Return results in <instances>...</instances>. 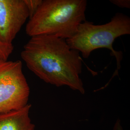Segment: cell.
<instances>
[{"label": "cell", "mask_w": 130, "mask_h": 130, "mask_svg": "<svg viewBox=\"0 0 130 130\" xmlns=\"http://www.w3.org/2000/svg\"><path fill=\"white\" fill-rule=\"evenodd\" d=\"M13 50L12 43L4 42L0 40V64L7 61Z\"/></svg>", "instance_id": "cell-7"}, {"label": "cell", "mask_w": 130, "mask_h": 130, "mask_svg": "<svg viewBox=\"0 0 130 130\" xmlns=\"http://www.w3.org/2000/svg\"><path fill=\"white\" fill-rule=\"evenodd\" d=\"M30 88L20 60L0 64V113L28 104Z\"/></svg>", "instance_id": "cell-4"}, {"label": "cell", "mask_w": 130, "mask_h": 130, "mask_svg": "<svg viewBox=\"0 0 130 130\" xmlns=\"http://www.w3.org/2000/svg\"><path fill=\"white\" fill-rule=\"evenodd\" d=\"M24 1L28 9L30 19L37 11L42 0H24Z\"/></svg>", "instance_id": "cell-8"}, {"label": "cell", "mask_w": 130, "mask_h": 130, "mask_svg": "<svg viewBox=\"0 0 130 130\" xmlns=\"http://www.w3.org/2000/svg\"><path fill=\"white\" fill-rule=\"evenodd\" d=\"M28 18L24 0H0V40L12 43Z\"/></svg>", "instance_id": "cell-5"}, {"label": "cell", "mask_w": 130, "mask_h": 130, "mask_svg": "<svg viewBox=\"0 0 130 130\" xmlns=\"http://www.w3.org/2000/svg\"><path fill=\"white\" fill-rule=\"evenodd\" d=\"M130 34V18L121 13H117L107 23L95 25L85 21L78 26L76 33L66 40L72 49L81 52L83 57L89 58L92 51L98 48H106L116 59L118 70L120 68L123 53L116 51L113 43L117 38Z\"/></svg>", "instance_id": "cell-3"}, {"label": "cell", "mask_w": 130, "mask_h": 130, "mask_svg": "<svg viewBox=\"0 0 130 130\" xmlns=\"http://www.w3.org/2000/svg\"><path fill=\"white\" fill-rule=\"evenodd\" d=\"M21 55L28 68L44 82L84 94L79 52L70 48L66 40L48 35L32 37Z\"/></svg>", "instance_id": "cell-1"}, {"label": "cell", "mask_w": 130, "mask_h": 130, "mask_svg": "<svg viewBox=\"0 0 130 130\" xmlns=\"http://www.w3.org/2000/svg\"><path fill=\"white\" fill-rule=\"evenodd\" d=\"M86 0H42L26 26L30 37L48 35L69 39L86 21Z\"/></svg>", "instance_id": "cell-2"}, {"label": "cell", "mask_w": 130, "mask_h": 130, "mask_svg": "<svg viewBox=\"0 0 130 130\" xmlns=\"http://www.w3.org/2000/svg\"><path fill=\"white\" fill-rule=\"evenodd\" d=\"M31 105L0 113V130H35L29 116Z\"/></svg>", "instance_id": "cell-6"}, {"label": "cell", "mask_w": 130, "mask_h": 130, "mask_svg": "<svg viewBox=\"0 0 130 130\" xmlns=\"http://www.w3.org/2000/svg\"><path fill=\"white\" fill-rule=\"evenodd\" d=\"M110 2L122 8H130V0H110Z\"/></svg>", "instance_id": "cell-9"}, {"label": "cell", "mask_w": 130, "mask_h": 130, "mask_svg": "<svg viewBox=\"0 0 130 130\" xmlns=\"http://www.w3.org/2000/svg\"><path fill=\"white\" fill-rule=\"evenodd\" d=\"M120 121L119 120H118L117 122L115 125L114 128V130H123L122 127H121L120 123Z\"/></svg>", "instance_id": "cell-10"}]
</instances>
